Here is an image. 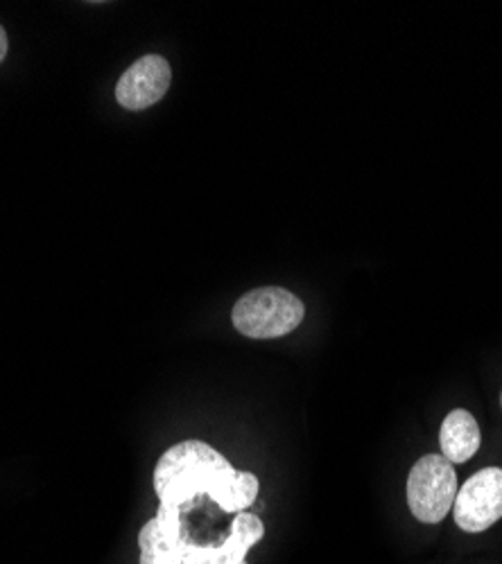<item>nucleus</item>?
Listing matches in <instances>:
<instances>
[{
	"instance_id": "nucleus-1",
	"label": "nucleus",
	"mask_w": 502,
	"mask_h": 564,
	"mask_svg": "<svg viewBox=\"0 0 502 564\" xmlns=\"http://www.w3.org/2000/svg\"><path fill=\"white\" fill-rule=\"evenodd\" d=\"M258 488V479L252 473H238L217 449L202 441L172 445L154 469L159 506L179 512L206 495L220 510L238 514L256 501Z\"/></svg>"
},
{
	"instance_id": "nucleus-2",
	"label": "nucleus",
	"mask_w": 502,
	"mask_h": 564,
	"mask_svg": "<svg viewBox=\"0 0 502 564\" xmlns=\"http://www.w3.org/2000/svg\"><path fill=\"white\" fill-rule=\"evenodd\" d=\"M306 316V307L299 296L281 288H260L245 294L234 312L232 321L236 330L249 339H279L297 330Z\"/></svg>"
},
{
	"instance_id": "nucleus-3",
	"label": "nucleus",
	"mask_w": 502,
	"mask_h": 564,
	"mask_svg": "<svg viewBox=\"0 0 502 564\" xmlns=\"http://www.w3.org/2000/svg\"><path fill=\"white\" fill-rule=\"evenodd\" d=\"M458 497V475L448 458L428 454L415 463L407 477V506L419 522L439 524Z\"/></svg>"
},
{
	"instance_id": "nucleus-4",
	"label": "nucleus",
	"mask_w": 502,
	"mask_h": 564,
	"mask_svg": "<svg viewBox=\"0 0 502 564\" xmlns=\"http://www.w3.org/2000/svg\"><path fill=\"white\" fill-rule=\"evenodd\" d=\"M452 517L467 533H482L502 520V469L484 467L458 490Z\"/></svg>"
},
{
	"instance_id": "nucleus-5",
	"label": "nucleus",
	"mask_w": 502,
	"mask_h": 564,
	"mask_svg": "<svg viewBox=\"0 0 502 564\" xmlns=\"http://www.w3.org/2000/svg\"><path fill=\"white\" fill-rule=\"evenodd\" d=\"M172 68L159 55H146L133 62L116 86V100L127 111H143L157 105L170 88Z\"/></svg>"
},
{
	"instance_id": "nucleus-6",
	"label": "nucleus",
	"mask_w": 502,
	"mask_h": 564,
	"mask_svg": "<svg viewBox=\"0 0 502 564\" xmlns=\"http://www.w3.org/2000/svg\"><path fill=\"white\" fill-rule=\"evenodd\" d=\"M191 538L179 510L159 506L157 514L141 529V564H184Z\"/></svg>"
},
{
	"instance_id": "nucleus-7",
	"label": "nucleus",
	"mask_w": 502,
	"mask_h": 564,
	"mask_svg": "<svg viewBox=\"0 0 502 564\" xmlns=\"http://www.w3.org/2000/svg\"><path fill=\"white\" fill-rule=\"evenodd\" d=\"M265 535V527L252 512L234 517L232 533L220 544H191L184 564H247L245 557Z\"/></svg>"
},
{
	"instance_id": "nucleus-8",
	"label": "nucleus",
	"mask_w": 502,
	"mask_h": 564,
	"mask_svg": "<svg viewBox=\"0 0 502 564\" xmlns=\"http://www.w3.org/2000/svg\"><path fill=\"white\" fill-rule=\"evenodd\" d=\"M482 434L476 417L467 409H455L441 422L439 445L441 456L450 463H467L480 449Z\"/></svg>"
},
{
	"instance_id": "nucleus-9",
	"label": "nucleus",
	"mask_w": 502,
	"mask_h": 564,
	"mask_svg": "<svg viewBox=\"0 0 502 564\" xmlns=\"http://www.w3.org/2000/svg\"><path fill=\"white\" fill-rule=\"evenodd\" d=\"M8 48H10V43H8V34H6L3 25H0V62L6 59V55H8Z\"/></svg>"
}]
</instances>
